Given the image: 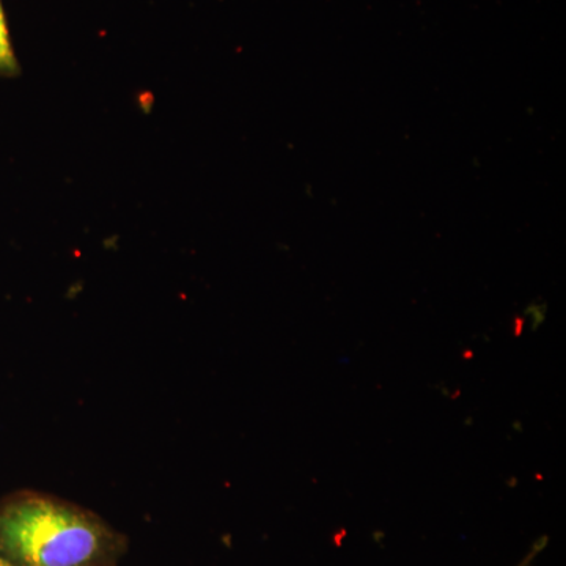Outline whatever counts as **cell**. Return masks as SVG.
<instances>
[{
    "label": "cell",
    "instance_id": "1",
    "mask_svg": "<svg viewBox=\"0 0 566 566\" xmlns=\"http://www.w3.org/2000/svg\"><path fill=\"white\" fill-rule=\"evenodd\" d=\"M120 534L87 510L43 494L0 506V553L17 566H115Z\"/></svg>",
    "mask_w": 566,
    "mask_h": 566
},
{
    "label": "cell",
    "instance_id": "4",
    "mask_svg": "<svg viewBox=\"0 0 566 566\" xmlns=\"http://www.w3.org/2000/svg\"><path fill=\"white\" fill-rule=\"evenodd\" d=\"M0 566H17L13 564V562L10 560V558H7L3 556L2 553H0Z\"/></svg>",
    "mask_w": 566,
    "mask_h": 566
},
{
    "label": "cell",
    "instance_id": "3",
    "mask_svg": "<svg viewBox=\"0 0 566 566\" xmlns=\"http://www.w3.org/2000/svg\"><path fill=\"white\" fill-rule=\"evenodd\" d=\"M547 536H542V538L536 539L534 545H532L531 551H528L527 556L523 558V560L520 562L516 566H532L534 562L536 560V557L539 556V554L545 551V547L547 546Z\"/></svg>",
    "mask_w": 566,
    "mask_h": 566
},
{
    "label": "cell",
    "instance_id": "2",
    "mask_svg": "<svg viewBox=\"0 0 566 566\" xmlns=\"http://www.w3.org/2000/svg\"><path fill=\"white\" fill-rule=\"evenodd\" d=\"M21 66L14 54L13 43H11L9 21H7L6 10H3L2 0H0V76L17 77L20 76Z\"/></svg>",
    "mask_w": 566,
    "mask_h": 566
}]
</instances>
